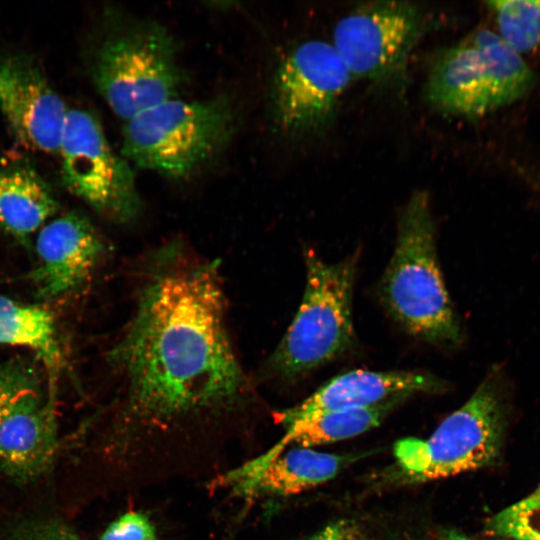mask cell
Returning <instances> with one entry per match:
<instances>
[{
    "label": "cell",
    "instance_id": "6da1fadb",
    "mask_svg": "<svg viewBox=\"0 0 540 540\" xmlns=\"http://www.w3.org/2000/svg\"><path fill=\"white\" fill-rule=\"evenodd\" d=\"M133 417L169 422L226 409L249 392L225 320L216 262L168 246L150 262L110 351Z\"/></svg>",
    "mask_w": 540,
    "mask_h": 540
},
{
    "label": "cell",
    "instance_id": "7a4b0ae2",
    "mask_svg": "<svg viewBox=\"0 0 540 540\" xmlns=\"http://www.w3.org/2000/svg\"><path fill=\"white\" fill-rule=\"evenodd\" d=\"M382 301L410 335L451 346L461 327L439 266L429 195L414 191L397 221L396 244L380 283Z\"/></svg>",
    "mask_w": 540,
    "mask_h": 540
},
{
    "label": "cell",
    "instance_id": "3957f363",
    "mask_svg": "<svg viewBox=\"0 0 540 540\" xmlns=\"http://www.w3.org/2000/svg\"><path fill=\"white\" fill-rule=\"evenodd\" d=\"M534 73L489 29H479L441 51L426 82V98L448 116L477 118L509 106L532 89Z\"/></svg>",
    "mask_w": 540,
    "mask_h": 540
},
{
    "label": "cell",
    "instance_id": "277c9868",
    "mask_svg": "<svg viewBox=\"0 0 540 540\" xmlns=\"http://www.w3.org/2000/svg\"><path fill=\"white\" fill-rule=\"evenodd\" d=\"M235 127L230 101L166 100L125 121L122 155L173 179L191 175L228 142Z\"/></svg>",
    "mask_w": 540,
    "mask_h": 540
},
{
    "label": "cell",
    "instance_id": "5b68a950",
    "mask_svg": "<svg viewBox=\"0 0 540 540\" xmlns=\"http://www.w3.org/2000/svg\"><path fill=\"white\" fill-rule=\"evenodd\" d=\"M306 285L298 311L269 359V370L296 379L353 344L352 294L358 254L336 263L305 251Z\"/></svg>",
    "mask_w": 540,
    "mask_h": 540
},
{
    "label": "cell",
    "instance_id": "8992f818",
    "mask_svg": "<svg viewBox=\"0 0 540 540\" xmlns=\"http://www.w3.org/2000/svg\"><path fill=\"white\" fill-rule=\"evenodd\" d=\"M92 77L124 121L176 98L183 81L173 37L151 21L129 23L109 34L96 51Z\"/></svg>",
    "mask_w": 540,
    "mask_h": 540
},
{
    "label": "cell",
    "instance_id": "52a82bcc",
    "mask_svg": "<svg viewBox=\"0 0 540 540\" xmlns=\"http://www.w3.org/2000/svg\"><path fill=\"white\" fill-rule=\"evenodd\" d=\"M502 428L496 384L489 377L429 437L401 439L393 453L402 472L413 480L452 477L492 463L500 450Z\"/></svg>",
    "mask_w": 540,
    "mask_h": 540
},
{
    "label": "cell",
    "instance_id": "ba28073f",
    "mask_svg": "<svg viewBox=\"0 0 540 540\" xmlns=\"http://www.w3.org/2000/svg\"><path fill=\"white\" fill-rule=\"evenodd\" d=\"M426 25V12L416 2L369 1L338 20L331 43L353 78L388 84L405 73Z\"/></svg>",
    "mask_w": 540,
    "mask_h": 540
},
{
    "label": "cell",
    "instance_id": "9c48e42d",
    "mask_svg": "<svg viewBox=\"0 0 540 540\" xmlns=\"http://www.w3.org/2000/svg\"><path fill=\"white\" fill-rule=\"evenodd\" d=\"M58 155L65 187L109 218L128 222L142 202L128 161L111 148L97 118L82 109L68 110Z\"/></svg>",
    "mask_w": 540,
    "mask_h": 540
},
{
    "label": "cell",
    "instance_id": "30bf717a",
    "mask_svg": "<svg viewBox=\"0 0 540 540\" xmlns=\"http://www.w3.org/2000/svg\"><path fill=\"white\" fill-rule=\"evenodd\" d=\"M353 79L331 42L311 39L293 48L276 69L272 111L278 127L291 136L326 129Z\"/></svg>",
    "mask_w": 540,
    "mask_h": 540
},
{
    "label": "cell",
    "instance_id": "8fae6325",
    "mask_svg": "<svg viewBox=\"0 0 540 540\" xmlns=\"http://www.w3.org/2000/svg\"><path fill=\"white\" fill-rule=\"evenodd\" d=\"M0 110L25 146L58 154L69 109L32 58L0 56Z\"/></svg>",
    "mask_w": 540,
    "mask_h": 540
},
{
    "label": "cell",
    "instance_id": "7c38bea8",
    "mask_svg": "<svg viewBox=\"0 0 540 540\" xmlns=\"http://www.w3.org/2000/svg\"><path fill=\"white\" fill-rule=\"evenodd\" d=\"M104 244L83 215L68 212L44 225L36 238L39 265L33 272L38 294L56 298L83 285L94 271Z\"/></svg>",
    "mask_w": 540,
    "mask_h": 540
},
{
    "label": "cell",
    "instance_id": "4fadbf2b",
    "mask_svg": "<svg viewBox=\"0 0 540 540\" xmlns=\"http://www.w3.org/2000/svg\"><path fill=\"white\" fill-rule=\"evenodd\" d=\"M444 386L428 372L353 370L331 378L308 398L282 412L280 420L286 423L326 411L373 407L415 393L439 392Z\"/></svg>",
    "mask_w": 540,
    "mask_h": 540
},
{
    "label": "cell",
    "instance_id": "5bb4252c",
    "mask_svg": "<svg viewBox=\"0 0 540 540\" xmlns=\"http://www.w3.org/2000/svg\"><path fill=\"white\" fill-rule=\"evenodd\" d=\"M55 379L49 393L23 399L0 424V467L10 478L26 483L52 465L58 446Z\"/></svg>",
    "mask_w": 540,
    "mask_h": 540
},
{
    "label": "cell",
    "instance_id": "9a60e30c",
    "mask_svg": "<svg viewBox=\"0 0 540 540\" xmlns=\"http://www.w3.org/2000/svg\"><path fill=\"white\" fill-rule=\"evenodd\" d=\"M344 458L308 447L284 449L276 456L261 455L226 472L220 486L241 498L290 496L334 478Z\"/></svg>",
    "mask_w": 540,
    "mask_h": 540
},
{
    "label": "cell",
    "instance_id": "2e32d148",
    "mask_svg": "<svg viewBox=\"0 0 540 540\" xmlns=\"http://www.w3.org/2000/svg\"><path fill=\"white\" fill-rule=\"evenodd\" d=\"M57 210L52 191L32 167L0 170V225L13 237L26 241Z\"/></svg>",
    "mask_w": 540,
    "mask_h": 540
},
{
    "label": "cell",
    "instance_id": "e0dca14e",
    "mask_svg": "<svg viewBox=\"0 0 540 540\" xmlns=\"http://www.w3.org/2000/svg\"><path fill=\"white\" fill-rule=\"evenodd\" d=\"M402 400L368 408L326 411L283 423L285 434L262 455L271 458L291 445L312 448L353 438L380 424L391 408Z\"/></svg>",
    "mask_w": 540,
    "mask_h": 540
},
{
    "label": "cell",
    "instance_id": "ac0fdd59",
    "mask_svg": "<svg viewBox=\"0 0 540 540\" xmlns=\"http://www.w3.org/2000/svg\"><path fill=\"white\" fill-rule=\"evenodd\" d=\"M0 344L32 350L52 377L60 369L62 360L54 320L43 307L0 295Z\"/></svg>",
    "mask_w": 540,
    "mask_h": 540
},
{
    "label": "cell",
    "instance_id": "d6986e66",
    "mask_svg": "<svg viewBox=\"0 0 540 540\" xmlns=\"http://www.w3.org/2000/svg\"><path fill=\"white\" fill-rule=\"evenodd\" d=\"M487 6L510 49L522 56L540 45V0H494Z\"/></svg>",
    "mask_w": 540,
    "mask_h": 540
},
{
    "label": "cell",
    "instance_id": "ffe728a7",
    "mask_svg": "<svg viewBox=\"0 0 540 540\" xmlns=\"http://www.w3.org/2000/svg\"><path fill=\"white\" fill-rule=\"evenodd\" d=\"M486 530L514 540H540V487L491 517Z\"/></svg>",
    "mask_w": 540,
    "mask_h": 540
},
{
    "label": "cell",
    "instance_id": "44dd1931",
    "mask_svg": "<svg viewBox=\"0 0 540 540\" xmlns=\"http://www.w3.org/2000/svg\"><path fill=\"white\" fill-rule=\"evenodd\" d=\"M36 370L28 362L11 359L0 363V424L26 397L40 392Z\"/></svg>",
    "mask_w": 540,
    "mask_h": 540
},
{
    "label": "cell",
    "instance_id": "7402d4cb",
    "mask_svg": "<svg viewBox=\"0 0 540 540\" xmlns=\"http://www.w3.org/2000/svg\"><path fill=\"white\" fill-rule=\"evenodd\" d=\"M102 540H157V536L145 515L127 512L108 526Z\"/></svg>",
    "mask_w": 540,
    "mask_h": 540
},
{
    "label": "cell",
    "instance_id": "603a6c76",
    "mask_svg": "<svg viewBox=\"0 0 540 540\" xmlns=\"http://www.w3.org/2000/svg\"><path fill=\"white\" fill-rule=\"evenodd\" d=\"M9 540H81L78 535L57 520H37L19 527Z\"/></svg>",
    "mask_w": 540,
    "mask_h": 540
},
{
    "label": "cell",
    "instance_id": "cb8c5ba5",
    "mask_svg": "<svg viewBox=\"0 0 540 540\" xmlns=\"http://www.w3.org/2000/svg\"><path fill=\"white\" fill-rule=\"evenodd\" d=\"M309 540H363L348 524L339 522L328 525Z\"/></svg>",
    "mask_w": 540,
    "mask_h": 540
},
{
    "label": "cell",
    "instance_id": "d4e9b609",
    "mask_svg": "<svg viewBox=\"0 0 540 540\" xmlns=\"http://www.w3.org/2000/svg\"><path fill=\"white\" fill-rule=\"evenodd\" d=\"M440 540H472L467 536L457 532V531H446L442 534Z\"/></svg>",
    "mask_w": 540,
    "mask_h": 540
}]
</instances>
